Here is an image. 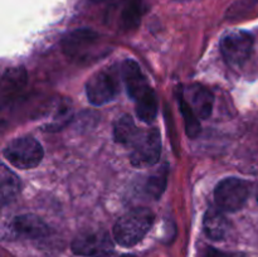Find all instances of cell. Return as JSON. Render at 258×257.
I'll list each match as a JSON object with an SVG mask.
<instances>
[{"mask_svg":"<svg viewBox=\"0 0 258 257\" xmlns=\"http://www.w3.org/2000/svg\"><path fill=\"white\" fill-rule=\"evenodd\" d=\"M131 164L138 168H149L158 163L161 153V139L158 128L140 131L131 145Z\"/></svg>","mask_w":258,"mask_h":257,"instance_id":"3957f363","label":"cell"},{"mask_svg":"<svg viewBox=\"0 0 258 257\" xmlns=\"http://www.w3.org/2000/svg\"><path fill=\"white\" fill-rule=\"evenodd\" d=\"M135 107L139 118L143 120L144 122L150 123L156 117V113H158V100H156V95L153 88H150L144 95L136 98Z\"/></svg>","mask_w":258,"mask_h":257,"instance_id":"2e32d148","label":"cell"},{"mask_svg":"<svg viewBox=\"0 0 258 257\" xmlns=\"http://www.w3.org/2000/svg\"><path fill=\"white\" fill-rule=\"evenodd\" d=\"M118 90L117 76L112 68L100 71L88 80L86 93L91 103L96 106L105 105L115 98Z\"/></svg>","mask_w":258,"mask_h":257,"instance_id":"52a82bcc","label":"cell"},{"mask_svg":"<svg viewBox=\"0 0 258 257\" xmlns=\"http://www.w3.org/2000/svg\"><path fill=\"white\" fill-rule=\"evenodd\" d=\"M248 184L238 178H227L222 180L214 190V199L219 209L237 212L248 199Z\"/></svg>","mask_w":258,"mask_h":257,"instance_id":"277c9868","label":"cell"},{"mask_svg":"<svg viewBox=\"0 0 258 257\" xmlns=\"http://www.w3.org/2000/svg\"><path fill=\"white\" fill-rule=\"evenodd\" d=\"M257 199H258V190H257Z\"/></svg>","mask_w":258,"mask_h":257,"instance_id":"603a6c76","label":"cell"},{"mask_svg":"<svg viewBox=\"0 0 258 257\" xmlns=\"http://www.w3.org/2000/svg\"><path fill=\"white\" fill-rule=\"evenodd\" d=\"M0 186H2L3 206L10 203L20 191L19 178L5 165H3L0 170Z\"/></svg>","mask_w":258,"mask_h":257,"instance_id":"e0dca14e","label":"cell"},{"mask_svg":"<svg viewBox=\"0 0 258 257\" xmlns=\"http://www.w3.org/2000/svg\"><path fill=\"white\" fill-rule=\"evenodd\" d=\"M121 75H122V80L123 83H125L126 91H127L128 96L134 101L151 88L149 86L148 81H146L145 76L143 75L140 67H139V65L135 60L126 59L122 63Z\"/></svg>","mask_w":258,"mask_h":257,"instance_id":"ba28073f","label":"cell"},{"mask_svg":"<svg viewBox=\"0 0 258 257\" xmlns=\"http://www.w3.org/2000/svg\"><path fill=\"white\" fill-rule=\"evenodd\" d=\"M179 103H180L181 113H183L184 118H185L186 134H188L190 138H196V136H198V134L201 133V125H199L198 116L194 113V111L191 110V107L189 106V103L186 102L184 97H181L180 100H179Z\"/></svg>","mask_w":258,"mask_h":257,"instance_id":"d6986e66","label":"cell"},{"mask_svg":"<svg viewBox=\"0 0 258 257\" xmlns=\"http://www.w3.org/2000/svg\"><path fill=\"white\" fill-rule=\"evenodd\" d=\"M27 83V72L23 67L9 68L5 71L2 80L3 98H9L20 92Z\"/></svg>","mask_w":258,"mask_h":257,"instance_id":"4fadbf2b","label":"cell"},{"mask_svg":"<svg viewBox=\"0 0 258 257\" xmlns=\"http://www.w3.org/2000/svg\"><path fill=\"white\" fill-rule=\"evenodd\" d=\"M93 2H97V3H105V2H111V0H93Z\"/></svg>","mask_w":258,"mask_h":257,"instance_id":"44dd1931","label":"cell"},{"mask_svg":"<svg viewBox=\"0 0 258 257\" xmlns=\"http://www.w3.org/2000/svg\"><path fill=\"white\" fill-rule=\"evenodd\" d=\"M204 257H243V256L237 253H226V252L217 251V249L214 248H208V251H207L206 256Z\"/></svg>","mask_w":258,"mask_h":257,"instance_id":"ffe728a7","label":"cell"},{"mask_svg":"<svg viewBox=\"0 0 258 257\" xmlns=\"http://www.w3.org/2000/svg\"><path fill=\"white\" fill-rule=\"evenodd\" d=\"M75 253L88 257H108L113 252V242L106 231H87L72 242Z\"/></svg>","mask_w":258,"mask_h":257,"instance_id":"8992f818","label":"cell"},{"mask_svg":"<svg viewBox=\"0 0 258 257\" xmlns=\"http://www.w3.org/2000/svg\"><path fill=\"white\" fill-rule=\"evenodd\" d=\"M153 223L154 213L150 209H133L116 222L115 227H113V237L121 246H135L145 237Z\"/></svg>","mask_w":258,"mask_h":257,"instance_id":"6da1fadb","label":"cell"},{"mask_svg":"<svg viewBox=\"0 0 258 257\" xmlns=\"http://www.w3.org/2000/svg\"><path fill=\"white\" fill-rule=\"evenodd\" d=\"M120 257H136V256H134V254H122V256Z\"/></svg>","mask_w":258,"mask_h":257,"instance_id":"7402d4cb","label":"cell"},{"mask_svg":"<svg viewBox=\"0 0 258 257\" xmlns=\"http://www.w3.org/2000/svg\"><path fill=\"white\" fill-rule=\"evenodd\" d=\"M185 100L198 118L206 120L213 110V96L207 88L201 85H193L186 90Z\"/></svg>","mask_w":258,"mask_h":257,"instance_id":"30bf717a","label":"cell"},{"mask_svg":"<svg viewBox=\"0 0 258 257\" xmlns=\"http://www.w3.org/2000/svg\"><path fill=\"white\" fill-rule=\"evenodd\" d=\"M140 130L135 125V121L130 115H123L116 121L115 128H113V138L116 143L122 145L131 146L134 141L138 139Z\"/></svg>","mask_w":258,"mask_h":257,"instance_id":"9a60e30c","label":"cell"},{"mask_svg":"<svg viewBox=\"0 0 258 257\" xmlns=\"http://www.w3.org/2000/svg\"><path fill=\"white\" fill-rule=\"evenodd\" d=\"M168 165H165L164 168L159 169L156 173H154L149 178L148 183H146V191L155 199H158L164 193V189L166 186V180H168Z\"/></svg>","mask_w":258,"mask_h":257,"instance_id":"ac0fdd59","label":"cell"},{"mask_svg":"<svg viewBox=\"0 0 258 257\" xmlns=\"http://www.w3.org/2000/svg\"><path fill=\"white\" fill-rule=\"evenodd\" d=\"M224 59L231 66H242L249 58L253 48V37L244 30H231L221 42Z\"/></svg>","mask_w":258,"mask_h":257,"instance_id":"5b68a950","label":"cell"},{"mask_svg":"<svg viewBox=\"0 0 258 257\" xmlns=\"http://www.w3.org/2000/svg\"><path fill=\"white\" fill-rule=\"evenodd\" d=\"M12 229L17 236L25 238H39L48 233V227L39 217L34 214H23L15 217Z\"/></svg>","mask_w":258,"mask_h":257,"instance_id":"8fae6325","label":"cell"},{"mask_svg":"<svg viewBox=\"0 0 258 257\" xmlns=\"http://www.w3.org/2000/svg\"><path fill=\"white\" fill-rule=\"evenodd\" d=\"M203 228L207 236L214 241H221L228 232V221L222 209L209 208L206 212L203 221Z\"/></svg>","mask_w":258,"mask_h":257,"instance_id":"7c38bea8","label":"cell"},{"mask_svg":"<svg viewBox=\"0 0 258 257\" xmlns=\"http://www.w3.org/2000/svg\"><path fill=\"white\" fill-rule=\"evenodd\" d=\"M98 40V35L90 29H78L63 40V47L70 57H82Z\"/></svg>","mask_w":258,"mask_h":257,"instance_id":"9c48e42d","label":"cell"},{"mask_svg":"<svg viewBox=\"0 0 258 257\" xmlns=\"http://www.w3.org/2000/svg\"><path fill=\"white\" fill-rule=\"evenodd\" d=\"M4 156L15 168L32 169L42 161L43 148L35 139L23 136L8 144L4 149Z\"/></svg>","mask_w":258,"mask_h":257,"instance_id":"7a4b0ae2","label":"cell"},{"mask_svg":"<svg viewBox=\"0 0 258 257\" xmlns=\"http://www.w3.org/2000/svg\"><path fill=\"white\" fill-rule=\"evenodd\" d=\"M144 14L143 0H125L121 8L120 24L123 29H136Z\"/></svg>","mask_w":258,"mask_h":257,"instance_id":"5bb4252c","label":"cell"}]
</instances>
